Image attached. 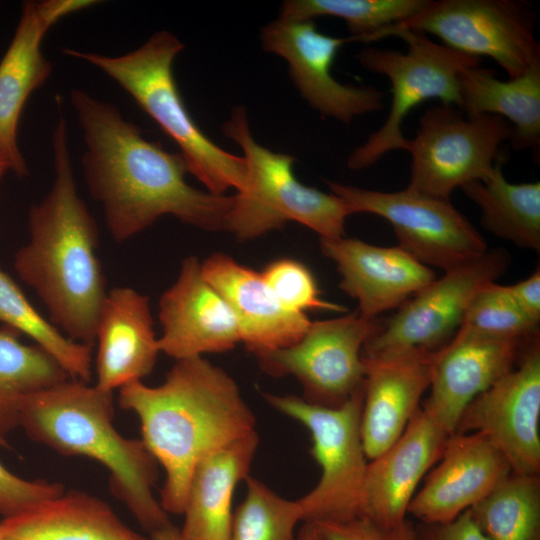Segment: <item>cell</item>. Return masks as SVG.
<instances>
[{
	"instance_id": "cell-5",
	"label": "cell",
	"mask_w": 540,
	"mask_h": 540,
	"mask_svg": "<svg viewBox=\"0 0 540 540\" xmlns=\"http://www.w3.org/2000/svg\"><path fill=\"white\" fill-rule=\"evenodd\" d=\"M184 44L172 33H154L137 49L120 56L65 48L62 53L101 70L125 90L177 144L189 173L216 195L241 191L247 169L243 156L215 144L198 126L181 96L173 73Z\"/></svg>"
},
{
	"instance_id": "cell-26",
	"label": "cell",
	"mask_w": 540,
	"mask_h": 540,
	"mask_svg": "<svg viewBox=\"0 0 540 540\" xmlns=\"http://www.w3.org/2000/svg\"><path fill=\"white\" fill-rule=\"evenodd\" d=\"M5 540H152L127 526L110 505L65 491L0 522Z\"/></svg>"
},
{
	"instance_id": "cell-6",
	"label": "cell",
	"mask_w": 540,
	"mask_h": 540,
	"mask_svg": "<svg viewBox=\"0 0 540 540\" xmlns=\"http://www.w3.org/2000/svg\"><path fill=\"white\" fill-rule=\"evenodd\" d=\"M222 131L240 146L247 169L245 186L234 195L227 231L245 241L295 221L320 239L345 236L349 214L343 202L331 192L301 183L294 174V156L259 144L251 133L246 108L235 107Z\"/></svg>"
},
{
	"instance_id": "cell-7",
	"label": "cell",
	"mask_w": 540,
	"mask_h": 540,
	"mask_svg": "<svg viewBox=\"0 0 540 540\" xmlns=\"http://www.w3.org/2000/svg\"><path fill=\"white\" fill-rule=\"evenodd\" d=\"M392 36L404 40L406 52L366 47L357 55L365 70L388 78L392 98L382 126L349 155L347 166L352 170L368 168L390 151H406L408 139L402 126L421 103L439 99L458 108L460 74L481 63L480 58L436 43L422 32L396 30L385 38Z\"/></svg>"
},
{
	"instance_id": "cell-27",
	"label": "cell",
	"mask_w": 540,
	"mask_h": 540,
	"mask_svg": "<svg viewBox=\"0 0 540 540\" xmlns=\"http://www.w3.org/2000/svg\"><path fill=\"white\" fill-rule=\"evenodd\" d=\"M460 109L468 116L489 114L504 118L513 128L515 150L540 146V58L520 76L501 80L480 65L459 76Z\"/></svg>"
},
{
	"instance_id": "cell-18",
	"label": "cell",
	"mask_w": 540,
	"mask_h": 540,
	"mask_svg": "<svg viewBox=\"0 0 540 540\" xmlns=\"http://www.w3.org/2000/svg\"><path fill=\"white\" fill-rule=\"evenodd\" d=\"M512 473L502 453L482 434L453 433L408 507L421 524L451 521L487 497Z\"/></svg>"
},
{
	"instance_id": "cell-13",
	"label": "cell",
	"mask_w": 540,
	"mask_h": 540,
	"mask_svg": "<svg viewBox=\"0 0 540 540\" xmlns=\"http://www.w3.org/2000/svg\"><path fill=\"white\" fill-rule=\"evenodd\" d=\"M383 320L367 318L358 310L348 315L312 322L294 344L255 354L260 368L270 376H293L309 403L336 407L364 385V344Z\"/></svg>"
},
{
	"instance_id": "cell-29",
	"label": "cell",
	"mask_w": 540,
	"mask_h": 540,
	"mask_svg": "<svg viewBox=\"0 0 540 540\" xmlns=\"http://www.w3.org/2000/svg\"><path fill=\"white\" fill-rule=\"evenodd\" d=\"M70 378L60 364L37 345H26L13 329L0 328V444L19 426L29 396Z\"/></svg>"
},
{
	"instance_id": "cell-8",
	"label": "cell",
	"mask_w": 540,
	"mask_h": 540,
	"mask_svg": "<svg viewBox=\"0 0 540 540\" xmlns=\"http://www.w3.org/2000/svg\"><path fill=\"white\" fill-rule=\"evenodd\" d=\"M280 413L307 428L310 453L321 469L316 486L297 499L302 522L348 521L361 517L360 500L368 459L361 437L363 388L336 407L309 403L296 395L263 393Z\"/></svg>"
},
{
	"instance_id": "cell-30",
	"label": "cell",
	"mask_w": 540,
	"mask_h": 540,
	"mask_svg": "<svg viewBox=\"0 0 540 540\" xmlns=\"http://www.w3.org/2000/svg\"><path fill=\"white\" fill-rule=\"evenodd\" d=\"M469 510L488 540H540L539 475L511 473Z\"/></svg>"
},
{
	"instance_id": "cell-1",
	"label": "cell",
	"mask_w": 540,
	"mask_h": 540,
	"mask_svg": "<svg viewBox=\"0 0 540 540\" xmlns=\"http://www.w3.org/2000/svg\"><path fill=\"white\" fill-rule=\"evenodd\" d=\"M70 103L81 128L84 179L103 208L115 242H124L171 215L194 227L227 230L234 195L194 188L180 153L165 150L143 136L117 107L84 90H70Z\"/></svg>"
},
{
	"instance_id": "cell-38",
	"label": "cell",
	"mask_w": 540,
	"mask_h": 540,
	"mask_svg": "<svg viewBox=\"0 0 540 540\" xmlns=\"http://www.w3.org/2000/svg\"><path fill=\"white\" fill-rule=\"evenodd\" d=\"M418 540H488L470 510L455 519L438 524L416 525Z\"/></svg>"
},
{
	"instance_id": "cell-45",
	"label": "cell",
	"mask_w": 540,
	"mask_h": 540,
	"mask_svg": "<svg viewBox=\"0 0 540 540\" xmlns=\"http://www.w3.org/2000/svg\"><path fill=\"white\" fill-rule=\"evenodd\" d=\"M0 446H1V444H0Z\"/></svg>"
},
{
	"instance_id": "cell-25",
	"label": "cell",
	"mask_w": 540,
	"mask_h": 540,
	"mask_svg": "<svg viewBox=\"0 0 540 540\" xmlns=\"http://www.w3.org/2000/svg\"><path fill=\"white\" fill-rule=\"evenodd\" d=\"M259 444L255 431L223 446L196 466L186 494L183 540H229L235 488L249 476Z\"/></svg>"
},
{
	"instance_id": "cell-3",
	"label": "cell",
	"mask_w": 540,
	"mask_h": 540,
	"mask_svg": "<svg viewBox=\"0 0 540 540\" xmlns=\"http://www.w3.org/2000/svg\"><path fill=\"white\" fill-rule=\"evenodd\" d=\"M119 404L138 417L141 440L165 472L159 502L167 514L183 513L203 458L256 430L235 380L202 356L176 360L156 387H122Z\"/></svg>"
},
{
	"instance_id": "cell-15",
	"label": "cell",
	"mask_w": 540,
	"mask_h": 540,
	"mask_svg": "<svg viewBox=\"0 0 540 540\" xmlns=\"http://www.w3.org/2000/svg\"><path fill=\"white\" fill-rule=\"evenodd\" d=\"M260 40L265 52L287 62L294 86L320 115L348 124L383 108L382 91L341 83L331 72L338 51L350 43L348 37L324 34L314 20L278 17L261 29Z\"/></svg>"
},
{
	"instance_id": "cell-20",
	"label": "cell",
	"mask_w": 540,
	"mask_h": 540,
	"mask_svg": "<svg viewBox=\"0 0 540 540\" xmlns=\"http://www.w3.org/2000/svg\"><path fill=\"white\" fill-rule=\"evenodd\" d=\"M449 436L419 408L400 437L368 461L361 492V517L386 526L406 520L420 481L441 457Z\"/></svg>"
},
{
	"instance_id": "cell-17",
	"label": "cell",
	"mask_w": 540,
	"mask_h": 540,
	"mask_svg": "<svg viewBox=\"0 0 540 540\" xmlns=\"http://www.w3.org/2000/svg\"><path fill=\"white\" fill-rule=\"evenodd\" d=\"M533 338H497L461 326L434 352L430 395L422 408L452 435L465 408L515 367Z\"/></svg>"
},
{
	"instance_id": "cell-42",
	"label": "cell",
	"mask_w": 540,
	"mask_h": 540,
	"mask_svg": "<svg viewBox=\"0 0 540 540\" xmlns=\"http://www.w3.org/2000/svg\"><path fill=\"white\" fill-rule=\"evenodd\" d=\"M0 167H5L7 170H10V162L7 157V154L0 146Z\"/></svg>"
},
{
	"instance_id": "cell-10",
	"label": "cell",
	"mask_w": 540,
	"mask_h": 540,
	"mask_svg": "<svg viewBox=\"0 0 540 540\" xmlns=\"http://www.w3.org/2000/svg\"><path fill=\"white\" fill-rule=\"evenodd\" d=\"M513 128L504 118L468 116L451 104L435 105L419 119L408 139L411 174L406 188L440 199H450L456 188L488 177L504 157L501 146Z\"/></svg>"
},
{
	"instance_id": "cell-24",
	"label": "cell",
	"mask_w": 540,
	"mask_h": 540,
	"mask_svg": "<svg viewBox=\"0 0 540 540\" xmlns=\"http://www.w3.org/2000/svg\"><path fill=\"white\" fill-rule=\"evenodd\" d=\"M434 352L366 359L361 437L366 458L374 459L403 433L429 389Z\"/></svg>"
},
{
	"instance_id": "cell-2",
	"label": "cell",
	"mask_w": 540,
	"mask_h": 540,
	"mask_svg": "<svg viewBox=\"0 0 540 540\" xmlns=\"http://www.w3.org/2000/svg\"><path fill=\"white\" fill-rule=\"evenodd\" d=\"M51 144L54 180L28 215L30 238L14 258L22 282L42 300L53 325L73 341L94 345L106 279L97 255L96 220L79 195L62 99Z\"/></svg>"
},
{
	"instance_id": "cell-44",
	"label": "cell",
	"mask_w": 540,
	"mask_h": 540,
	"mask_svg": "<svg viewBox=\"0 0 540 540\" xmlns=\"http://www.w3.org/2000/svg\"><path fill=\"white\" fill-rule=\"evenodd\" d=\"M0 540H5L1 530H0Z\"/></svg>"
},
{
	"instance_id": "cell-39",
	"label": "cell",
	"mask_w": 540,
	"mask_h": 540,
	"mask_svg": "<svg viewBox=\"0 0 540 540\" xmlns=\"http://www.w3.org/2000/svg\"><path fill=\"white\" fill-rule=\"evenodd\" d=\"M508 290L520 308L532 319L540 321V270L527 278L508 285Z\"/></svg>"
},
{
	"instance_id": "cell-4",
	"label": "cell",
	"mask_w": 540,
	"mask_h": 540,
	"mask_svg": "<svg viewBox=\"0 0 540 540\" xmlns=\"http://www.w3.org/2000/svg\"><path fill=\"white\" fill-rule=\"evenodd\" d=\"M113 393L68 378L27 397L19 426L27 436L63 456H83L109 471L110 488L150 533L171 524L154 496L158 463L141 439L114 427Z\"/></svg>"
},
{
	"instance_id": "cell-36",
	"label": "cell",
	"mask_w": 540,
	"mask_h": 540,
	"mask_svg": "<svg viewBox=\"0 0 540 540\" xmlns=\"http://www.w3.org/2000/svg\"><path fill=\"white\" fill-rule=\"evenodd\" d=\"M64 490L58 482L18 477L0 463V515L4 518L18 515Z\"/></svg>"
},
{
	"instance_id": "cell-40",
	"label": "cell",
	"mask_w": 540,
	"mask_h": 540,
	"mask_svg": "<svg viewBox=\"0 0 540 540\" xmlns=\"http://www.w3.org/2000/svg\"><path fill=\"white\" fill-rule=\"evenodd\" d=\"M302 526L297 533L298 540H325L321 532L314 523L302 522Z\"/></svg>"
},
{
	"instance_id": "cell-37",
	"label": "cell",
	"mask_w": 540,
	"mask_h": 540,
	"mask_svg": "<svg viewBox=\"0 0 540 540\" xmlns=\"http://www.w3.org/2000/svg\"><path fill=\"white\" fill-rule=\"evenodd\" d=\"M314 524L325 540H418L417 527L408 518L392 526L378 524L366 517Z\"/></svg>"
},
{
	"instance_id": "cell-12",
	"label": "cell",
	"mask_w": 540,
	"mask_h": 540,
	"mask_svg": "<svg viewBox=\"0 0 540 540\" xmlns=\"http://www.w3.org/2000/svg\"><path fill=\"white\" fill-rule=\"evenodd\" d=\"M510 263L503 249L444 271L406 301L364 344L362 356L383 359L413 352H435L447 344L462 325L476 293L495 282Z\"/></svg>"
},
{
	"instance_id": "cell-33",
	"label": "cell",
	"mask_w": 540,
	"mask_h": 540,
	"mask_svg": "<svg viewBox=\"0 0 540 540\" xmlns=\"http://www.w3.org/2000/svg\"><path fill=\"white\" fill-rule=\"evenodd\" d=\"M245 482V498L233 511L229 540H298L295 529L302 522L298 500L281 497L254 477Z\"/></svg>"
},
{
	"instance_id": "cell-11",
	"label": "cell",
	"mask_w": 540,
	"mask_h": 540,
	"mask_svg": "<svg viewBox=\"0 0 540 540\" xmlns=\"http://www.w3.org/2000/svg\"><path fill=\"white\" fill-rule=\"evenodd\" d=\"M325 182L349 215L369 213L382 217L392 226L397 246L430 268L447 271L488 250L482 235L450 199L423 195L408 188L383 192L331 180Z\"/></svg>"
},
{
	"instance_id": "cell-41",
	"label": "cell",
	"mask_w": 540,
	"mask_h": 540,
	"mask_svg": "<svg viewBox=\"0 0 540 540\" xmlns=\"http://www.w3.org/2000/svg\"><path fill=\"white\" fill-rule=\"evenodd\" d=\"M152 540H183L179 528L172 524L151 533Z\"/></svg>"
},
{
	"instance_id": "cell-14",
	"label": "cell",
	"mask_w": 540,
	"mask_h": 540,
	"mask_svg": "<svg viewBox=\"0 0 540 540\" xmlns=\"http://www.w3.org/2000/svg\"><path fill=\"white\" fill-rule=\"evenodd\" d=\"M517 363L465 408L454 433H480L502 453L512 473L539 475V335L526 344Z\"/></svg>"
},
{
	"instance_id": "cell-21",
	"label": "cell",
	"mask_w": 540,
	"mask_h": 540,
	"mask_svg": "<svg viewBox=\"0 0 540 540\" xmlns=\"http://www.w3.org/2000/svg\"><path fill=\"white\" fill-rule=\"evenodd\" d=\"M320 247L336 264L339 287L358 301V312L367 318L401 307L436 278L434 270L399 246H377L344 236L320 239Z\"/></svg>"
},
{
	"instance_id": "cell-43",
	"label": "cell",
	"mask_w": 540,
	"mask_h": 540,
	"mask_svg": "<svg viewBox=\"0 0 540 540\" xmlns=\"http://www.w3.org/2000/svg\"><path fill=\"white\" fill-rule=\"evenodd\" d=\"M7 169L5 167H0V179L2 177V175L5 173Z\"/></svg>"
},
{
	"instance_id": "cell-23",
	"label": "cell",
	"mask_w": 540,
	"mask_h": 540,
	"mask_svg": "<svg viewBox=\"0 0 540 540\" xmlns=\"http://www.w3.org/2000/svg\"><path fill=\"white\" fill-rule=\"evenodd\" d=\"M95 342L97 388L113 393L142 381L160 353L149 298L130 287L109 290L98 317Z\"/></svg>"
},
{
	"instance_id": "cell-34",
	"label": "cell",
	"mask_w": 540,
	"mask_h": 540,
	"mask_svg": "<svg viewBox=\"0 0 540 540\" xmlns=\"http://www.w3.org/2000/svg\"><path fill=\"white\" fill-rule=\"evenodd\" d=\"M461 326L497 338L528 340L539 335V322L520 308L508 286L496 281L476 293Z\"/></svg>"
},
{
	"instance_id": "cell-32",
	"label": "cell",
	"mask_w": 540,
	"mask_h": 540,
	"mask_svg": "<svg viewBox=\"0 0 540 540\" xmlns=\"http://www.w3.org/2000/svg\"><path fill=\"white\" fill-rule=\"evenodd\" d=\"M427 0H287L280 18L314 20L331 16L345 21L350 42L364 43L375 31L418 13Z\"/></svg>"
},
{
	"instance_id": "cell-28",
	"label": "cell",
	"mask_w": 540,
	"mask_h": 540,
	"mask_svg": "<svg viewBox=\"0 0 540 540\" xmlns=\"http://www.w3.org/2000/svg\"><path fill=\"white\" fill-rule=\"evenodd\" d=\"M499 159L483 180L461 187L480 209L481 225L517 247L540 251V182L510 183Z\"/></svg>"
},
{
	"instance_id": "cell-31",
	"label": "cell",
	"mask_w": 540,
	"mask_h": 540,
	"mask_svg": "<svg viewBox=\"0 0 540 540\" xmlns=\"http://www.w3.org/2000/svg\"><path fill=\"white\" fill-rule=\"evenodd\" d=\"M0 322L23 333L51 355L72 379L91 380L92 345L71 340L46 320L0 268Z\"/></svg>"
},
{
	"instance_id": "cell-9",
	"label": "cell",
	"mask_w": 540,
	"mask_h": 540,
	"mask_svg": "<svg viewBox=\"0 0 540 540\" xmlns=\"http://www.w3.org/2000/svg\"><path fill=\"white\" fill-rule=\"evenodd\" d=\"M535 25L536 13L524 1L427 0L418 13L375 31L365 43L384 39L396 30L428 33L459 52L490 57L512 79L540 58Z\"/></svg>"
},
{
	"instance_id": "cell-35",
	"label": "cell",
	"mask_w": 540,
	"mask_h": 540,
	"mask_svg": "<svg viewBox=\"0 0 540 540\" xmlns=\"http://www.w3.org/2000/svg\"><path fill=\"white\" fill-rule=\"evenodd\" d=\"M260 273L278 301L288 310L298 313L306 310L346 312L344 306L321 297L314 275L297 260H274Z\"/></svg>"
},
{
	"instance_id": "cell-19",
	"label": "cell",
	"mask_w": 540,
	"mask_h": 540,
	"mask_svg": "<svg viewBox=\"0 0 540 540\" xmlns=\"http://www.w3.org/2000/svg\"><path fill=\"white\" fill-rule=\"evenodd\" d=\"M159 320V350L175 361L225 352L241 342L233 311L194 256L183 260L176 281L162 294Z\"/></svg>"
},
{
	"instance_id": "cell-22",
	"label": "cell",
	"mask_w": 540,
	"mask_h": 540,
	"mask_svg": "<svg viewBox=\"0 0 540 540\" xmlns=\"http://www.w3.org/2000/svg\"><path fill=\"white\" fill-rule=\"evenodd\" d=\"M204 278L233 311L241 342L253 354L284 348L297 342L312 321L306 313L285 308L260 272L231 256L214 253L201 263Z\"/></svg>"
},
{
	"instance_id": "cell-16",
	"label": "cell",
	"mask_w": 540,
	"mask_h": 540,
	"mask_svg": "<svg viewBox=\"0 0 540 540\" xmlns=\"http://www.w3.org/2000/svg\"><path fill=\"white\" fill-rule=\"evenodd\" d=\"M99 3L94 0L25 1L13 38L0 61V146L10 170L25 177L29 170L18 145V125L30 95L44 85L53 64L43 54L42 41L62 18Z\"/></svg>"
}]
</instances>
